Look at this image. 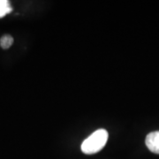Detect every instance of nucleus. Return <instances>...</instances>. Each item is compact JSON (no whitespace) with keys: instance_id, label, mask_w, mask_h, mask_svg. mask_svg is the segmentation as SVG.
<instances>
[{"instance_id":"obj_3","label":"nucleus","mask_w":159,"mask_h":159,"mask_svg":"<svg viewBox=\"0 0 159 159\" xmlns=\"http://www.w3.org/2000/svg\"><path fill=\"white\" fill-rule=\"evenodd\" d=\"M11 11L12 7L8 0H0V18L5 17Z\"/></svg>"},{"instance_id":"obj_4","label":"nucleus","mask_w":159,"mask_h":159,"mask_svg":"<svg viewBox=\"0 0 159 159\" xmlns=\"http://www.w3.org/2000/svg\"><path fill=\"white\" fill-rule=\"evenodd\" d=\"M13 41H14V40H13V37L11 36V34H4V35L0 38V46H1L2 49L7 50V49H9V48L12 45Z\"/></svg>"},{"instance_id":"obj_1","label":"nucleus","mask_w":159,"mask_h":159,"mask_svg":"<svg viewBox=\"0 0 159 159\" xmlns=\"http://www.w3.org/2000/svg\"><path fill=\"white\" fill-rule=\"evenodd\" d=\"M108 132L105 129H98L88 137L81 144V151L87 155L96 154L102 150L108 141Z\"/></svg>"},{"instance_id":"obj_2","label":"nucleus","mask_w":159,"mask_h":159,"mask_svg":"<svg viewBox=\"0 0 159 159\" xmlns=\"http://www.w3.org/2000/svg\"><path fill=\"white\" fill-rule=\"evenodd\" d=\"M145 143L152 153L159 154V131L149 133L146 137Z\"/></svg>"}]
</instances>
